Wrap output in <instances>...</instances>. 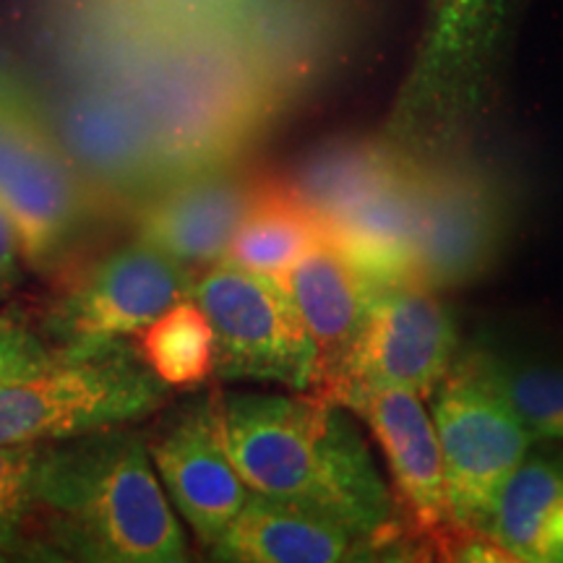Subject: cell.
I'll return each instance as SVG.
<instances>
[{"label": "cell", "instance_id": "83f0119b", "mask_svg": "<svg viewBox=\"0 0 563 563\" xmlns=\"http://www.w3.org/2000/svg\"><path fill=\"white\" fill-rule=\"evenodd\" d=\"M0 561H11V555H9V553H3V551H0Z\"/></svg>", "mask_w": 563, "mask_h": 563}, {"label": "cell", "instance_id": "44dd1931", "mask_svg": "<svg viewBox=\"0 0 563 563\" xmlns=\"http://www.w3.org/2000/svg\"><path fill=\"white\" fill-rule=\"evenodd\" d=\"M412 162L415 157L386 136L334 141L302 162L287 186L323 228Z\"/></svg>", "mask_w": 563, "mask_h": 563}, {"label": "cell", "instance_id": "4316f807", "mask_svg": "<svg viewBox=\"0 0 563 563\" xmlns=\"http://www.w3.org/2000/svg\"><path fill=\"white\" fill-rule=\"evenodd\" d=\"M24 253H21L19 232L13 228L3 209H0V302L16 290L21 279V266H24Z\"/></svg>", "mask_w": 563, "mask_h": 563}, {"label": "cell", "instance_id": "7402d4cb", "mask_svg": "<svg viewBox=\"0 0 563 563\" xmlns=\"http://www.w3.org/2000/svg\"><path fill=\"white\" fill-rule=\"evenodd\" d=\"M323 238L321 222L302 207L287 183H262L224 262L282 282Z\"/></svg>", "mask_w": 563, "mask_h": 563}, {"label": "cell", "instance_id": "2e32d148", "mask_svg": "<svg viewBox=\"0 0 563 563\" xmlns=\"http://www.w3.org/2000/svg\"><path fill=\"white\" fill-rule=\"evenodd\" d=\"M258 188L228 165L159 183L136 211V241L194 272L222 264Z\"/></svg>", "mask_w": 563, "mask_h": 563}, {"label": "cell", "instance_id": "484cf974", "mask_svg": "<svg viewBox=\"0 0 563 563\" xmlns=\"http://www.w3.org/2000/svg\"><path fill=\"white\" fill-rule=\"evenodd\" d=\"M45 336L11 316H0V384L32 376L55 361Z\"/></svg>", "mask_w": 563, "mask_h": 563}, {"label": "cell", "instance_id": "8fae6325", "mask_svg": "<svg viewBox=\"0 0 563 563\" xmlns=\"http://www.w3.org/2000/svg\"><path fill=\"white\" fill-rule=\"evenodd\" d=\"M456 352L460 344L452 313L431 290L415 285L384 287L373 300L347 363L321 397L342 405L350 394L382 386H402L431 397L452 368Z\"/></svg>", "mask_w": 563, "mask_h": 563}, {"label": "cell", "instance_id": "7a4b0ae2", "mask_svg": "<svg viewBox=\"0 0 563 563\" xmlns=\"http://www.w3.org/2000/svg\"><path fill=\"white\" fill-rule=\"evenodd\" d=\"M30 543L53 561H188L186 530L136 422L40 443Z\"/></svg>", "mask_w": 563, "mask_h": 563}, {"label": "cell", "instance_id": "7c38bea8", "mask_svg": "<svg viewBox=\"0 0 563 563\" xmlns=\"http://www.w3.org/2000/svg\"><path fill=\"white\" fill-rule=\"evenodd\" d=\"M342 407L361 415L382 446L405 530L422 545L452 553L449 559H460L464 545L481 532H467L454 522L439 433L420 394L402 386L361 389L350 394Z\"/></svg>", "mask_w": 563, "mask_h": 563}, {"label": "cell", "instance_id": "52a82bcc", "mask_svg": "<svg viewBox=\"0 0 563 563\" xmlns=\"http://www.w3.org/2000/svg\"><path fill=\"white\" fill-rule=\"evenodd\" d=\"M249 0H51L63 84L115 87L165 42L235 24Z\"/></svg>", "mask_w": 563, "mask_h": 563}, {"label": "cell", "instance_id": "f1b7e54d", "mask_svg": "<svg viewBox=\"0 0 563 563\" xmlns=\"http://www.w3.org/2000/svg\"><path fill=\"white\" fill-rule=\"evenodd\" d=\"M3 81H9V76H5L3 70H0V84H3Z\"/></svg>", "mask_w": 563, "mask_h": 563}, {"label": "cell", "instance_id": "e0dca14e", "mask_svg": "<svg viewBox=\"0 0 563 563\" xmlns=\"http://www.w3.org/2000/svg\"><path fill=\"white\" fill-rule=\"evenodd\" d=\"M282 285L290 290L316 344V384L308 394L321 397L347 363L384 285L327 238L287 272Z\"/></svg>", "mask_w": 563, "mask_h": 563}, {"label": "cell", "instance_id": "ac0fdd59", "mask_svg": "<svg viewBox=\"0 0 563 563\" xmlns=\"http://www.w3.org/2000/svg\"><path fill=\"white\" fill-rule=\"evenodd\" d=\"M384 553L363 534L300 506L251 493L209 559L230 563H342L371 561Z\"/></svg>", "mask_w": 563, "mask_h": 563}, {"label": "cell", "instance_id": "603a6c76", "mask_svg": "<svg viewBox=\"0 0 563 563\" xmlns=\"http://www.w3.org/2000/svg\"><path fill=\"white\" fill-rule=\"evenodd\" d=\"M133 340L154 376L170 389H188L214 376V332L194 298L175 302Z\"/></svg>", "mask_w": 563, "mask_h": 563}, {"label": "cell", "instance_id": "9c48e42d", "mask_svg": "<svg viewBox=\"0 0 563 563\" xmlns=\"http://www.w3.org/2000/svg\"><path fill=\"white\" fill-rule=\"evenodd\" d=\"M498 0H433L431 26L384 136L412 157L452 150L477 100Z\"/></svg>", "mask_w": 563, "mask_h": 563}, {"label": "cell", "instance_id": "d4e9b609", "mask_svg": "<svg viewBox=\"0 0 563 563\" xmlns=\"http://www.w3.org/2000/svg\"><path fill=\"white\" fill-rule=\"evenodd\" d=\"M40 443H0V551L11 559L32 553V470Z\"/></svg>", "mask_w": 563, "mask_h": 563}, {"label": "cell", "instance_id": "ba28073f", "mask_svg": "<svg viewBox=\"0 0 563 563\" xmlns=\"http://www.w3.org/2000/svg\"><path fill=\"white\" fill-rule=\"evenodd\" d=\"M87 196L45 112L11 79L0 84V209L19 232L26 264L40 269L60 256L87 220Z\"/></svg>", "mask_w": 563, "mask_h": 563}, {"label": "cell", "instance_id": "ffe728a7", "mask_svg": "<svg viewBox=\"0 0 563 563\" xmlns=\"http://www.w3.org/2000/svg\"><path fill=\"white\" fill-rule=\"evenodd\" d=\"M485 534L511 561L563 563V470L551 460H525L504 485Z\"/></svg>", "mask_w": 563, "mask_h": 563}, {"label": "cell", "instance_id": "9a60e30c", "mask_svg": "<svg viewBox=\"0 0 563 563\" xmlns=\"http://www.w3.org/2000/svg\"><path fill=\"white\" fill-rule=\"evenodd\" d=\"M45 121L89 188L131 194L162 183L150 133L121 91L89 84L63 87Z\"/></svg>", "mask_w": 563, "mask_h": 563}, {"label": "cell", "instance_id": "3957f363", "mask_svg": "<svg viewBox=\"0 0 563 563\" xmlns=\"http://www.w3.org/2000/svg\"><path fill=\"white\" fill-rule=\"evenodd\" d=\"M162 384L133 344L58 352L32 376L0 384V443H42L131 426L167 405Z\"/></svg>", "mask_w": 563, "mask_h": 563}, {"label": "cell", "instance_id": "cb8c5ba5", "mask_svg": "<svg viewBox=\"0 0 563 563\" xmlns=\"http://www.w3.org/2000/svg\"><path fill=\"white\" fill-rule=\"evenodd\" d=\"M485 376L534 439L563 441V368L475 347Z\"/></svg>", "mask_w": 563, "mask_h": 563}, {"label": "cell", "instance_id": "277c9868", "mask_svg": "<svg viewBox=\"0 0 563 563\" xmlns=\"http://www.w3.org/2000/svg\"><path fill=\"white\" fill-rule=\"evenodd\" d=\"M428 399L454 522L485 534L498 496L527 460L534 435L485 376L475 350L456 352Z\"/></svg>", "mask_w": 563, "mask_h": 563}, {"label": "cell", "instance_id": "5bb4252c", "mask_svg": "<svg viewBox=\"0 0 563 563\" xmlns=\"http://www.w3.org/2000/svg\"><path fill=\"white\" fill-rule=\"evenodd\" d=\"M357 0H249L238 37L285 112L336 66L355 32Z\"/></svg>", "mask_w": 563, "mask_h": 563}, {"label": "cell", "instance_id": "5b68a950", "mask_svg": "<svg viewBox=\"0 0 563 563\" xmlns=\"http://www.w3.org/2000/svg\"><path fill=\"white\" fill-rule=\"evenodd\" d=\"M191 298L214 332L217 378L313 389L316 344L279 279L222 262L196 277Z\"/></svg>", "mask_w": 563, "mask_h": 563}, {"label": "cell", "instance_id": "30bf717a", "mask_svg": "<svg viewBox=\"0 0 563 563\" xmlns=\"http://www.w3.org/2000/svg\"><path fill=\"white\" fill-rule=\"evenodd\" d=\"M199 274L133 241L89 266L51 306L45 340L55 352H91L129 340L191 298Z\"/></svg>", "mask_w": 563, "mask_h": 563}, {"label": "cell", "instance_id": "4fadbf2b", "mask_svg": "<svg viewBox=\"0 0 563 563\" xmlns=\"http://www.w3.org/2000/svg\"><path fill=\"white\" fill-rule=\"evenodd\" d=\"M146 443L173 509L209 551L253 493L224 449L214 394L188 399L165 415L157 431L146 433Z\"/></svg>", "mask_w": 563, "mask_h": 563}, {"label": "cell", "instance_id": "8992f818", "mask_svg": "<svg viewBox=\"0 0 563 563\" xmlns=\"http://www.w3.org/2000/svg\"><path fill=\"white\" fill-rule=\"evenodd\" d=\"M509 201L501 178L452 150L422 157L415 203L412 282L446 290L481 279L506 241Z\"/></svg>", "mask_w": 563, "mask_h": 563}, {"label": "cell", "instance_id": "6da1fadb", "mask_svg": "<svg viewBox=\"0 0 563 563\" xmlns=\"http://www.w3.org/2000/svg\"><path fill=\"white\" fill-rule=\"evenodd\" d=\"M214 410L253 493L334 519L384 553L402 543L397 501L347 407L308 391H214Z\"/></svg>", "mask_w": 563, "mask_h": 563}, {"label": "cell", "instance_id": "d6986e66", "mask_svg": "<svg viewBox=\"0 0 563 563\" xmlns=\"http://www.w3.org/2000/svg\"><path fill=\"white\" fill-rule=\"evenodd\" d=\"M418 167L420 159H415L382 188L323 224L327 241L347 253L352 262L384 287L415 285L412 241Z\"/></svg>", "mask_w": 563, "mask_h": 563}]
</instances>
